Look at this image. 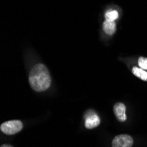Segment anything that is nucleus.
<instances>
[{
    "label": "nucleus",
    "instance_id": "obj_2",
    "mask_svg": "<svg viewBox=\"0 0 147 147\" xmlns=\"http://www.w3.org/2000/svg\"><path fill=\"white\" fill-rule=\"evenodd\" d=\"M23 128V124L19 120H12V121L5 122L0 126V129L6 135H14L20 132Z\"/></svg>",
    "mask_w": 147,
    "mask_h": 147
},
{
    "label": "nucleus",
    "instance_id": "obj_1",
    "mask_svg": "<svg viewBox=\"0 0 147 147\" xmlns=\"http://www.w3.org/2000/svg\"><path fill=\"white\" fill-rule=\"evenodd\" d=\"M29 84L35 92H43L51 85V78L48 68L42 63H38L31 69Z\"/></svg>",
    "mask_w": 147,
    "mask_h": 147
},
{
    "label": "nucleus",
    "instance_id": "obj_7",
    "mask_svg": "<svg viewBox=\"0 0 147 147\" xmlns=\"http://www.w3.org/2000/svg\"><path fill=\"white\" fill-rule=\"evenodd\" d=\"M133 74L135 76H137L138 78H141L142 80H144V81H147V71L139 68V67H133L132 69Z\"/></svg>",
    "mask_w": 147,
    "mask_h": 147
},
{
    "label": "nucleus",
    "instance_id": "obj_5",
    "mask_svg": "<svg viewBox=\"0 0 147 147\" xmlns=\"http://www.w3.org/2000/svg\"><path fill=\"white\" fill-rule=\"evenodd\" d=\"M114 113L115 115L116 119L119 122H125L127 116H126V107L122 102H117L114 106Z\"/></svg>",
    "mask_w": 147,
    "mask_h": 147
},
{
    "label": "nucleus",
    "instance_id": "obj_9",
    "mask_svg": "<svg viewBox=\"0 0 147 147\" xmlns=\"http://www.w3.org/2000/svg\"><path fill=\"white\" fill-rule=\"evenodd\" d=\"M138 64H139V68L147 71V58L145 57H139L138 58Z\"/></svg>",
    "mask_w": 147,
    "mask_h": 147
},
{
    "label": "nucleus",
    "instance_id": "obj_10",
    "mask_svg": "<svg viewBox=\"0 0 147 147\" xmlns=\"http://www.w3.org/2000/svg\"><path fill=\"white\" fill-rule=\"evenodd\" d=\"M1 147H13V146H11V145H10V144H3Z\"/></svg>",
    "mask_w": 147,
    "mask_h": 147
},
{
    "label": "nucleus",
    "instance_id": "obj_8",
    "mask_svg": "<svg viewBox=\"0 0 147 147\" xmlns=\"http://www.w3.org/2000/svg\"><path fill=\"white\" fill-rule=\"evenodd\" d=\"M118 12L117 11L115 10H111V11H108L106 12L105 14V18L107 20H109V21H115L117 18H118Z\"/></svg>",
    "mask_w": 147,
    "mask_h": 147
},
{
    "label": "nucleus",
    "instance_id": "obj_6",
    "mask_svg": "<svg viewBox=\"0 0 147 147\" xmlns=\"http://www.w3.org/2000/svg\"><path fill=\"white\" fill-rule=\"evenodd\" d=\"M103 30L107 34H109V35L114 34L116 30V26H115V21H109V20H106L103 22Z\"/></svg>",
    "mask_w": 147,
    "mask_h": 147
},
{
    "label": "nucleus",
    "instance_id": "obj_3",
    "mask_svg": "<svg viewBox=\"0 0 147 147\" xmlns=\"http://www.w3.org/2000/svg\"><path fill=\"white\" fill-rule=\"evenodd\" d=\"M85 126L86 129H94L97 126H99L100 123V117L92 110H89L86 113L85 115Z\"/></svg>",
    "mask_w": 147,
    "mask_h": 147
},
{
    "label": "nucleus",
    "instance_id": "obj_4",
    "mask_svg": "<svg viewBox=\"0 0 147 147\" xmlns=\"http://www.w3.org/2000/svg\"><path fill=\"white\" fill-rule=\"evenodd\" d=\"M133 139L129 135H118L112 142V147H131Z\"/></svg>",
    "mask_w": 147,
    "mask_h": 147
}]
</instances>
